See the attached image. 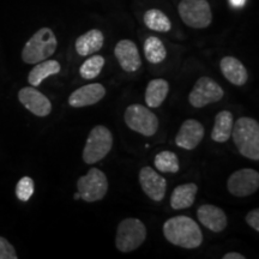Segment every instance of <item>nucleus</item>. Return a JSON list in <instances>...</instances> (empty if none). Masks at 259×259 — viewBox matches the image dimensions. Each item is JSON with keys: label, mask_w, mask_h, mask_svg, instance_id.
I'll return each instance as SVG.
<instances>
[{"label": "nucleus", "mask_w": 259, "mask_h": 259, "mask_svg": "<svg viewBox=\"0 0 259 259\" xmlns=\"http://www.w3.org/2000/svg\"><path fill=\"white\" fill-rule=\"evenodd\" d=\"M163 235L170 244L179 247H199L203 242V233L197 222L187 216H174L163 225Z\"/></svg>", "instance_id": "1"}, {"label": "nucleus", "mask_w": 259, "mask_h": 259, "mask_svg": "<svg viewBox=\"0 0 259 259\" xmlns=\"http://www.w3.org/2000/svg\"><path fill=\"white\" fill-rule=\"evenodd\" d=\"M239 153L246 158L259 160V124L248 116L239 118L233 125L232 136Z\"/></svg>", "instance_id": "2"}, {"label": "nucleus", "mask_w": 259, "mask_h": 259, "mask_svg": "<svg viewBox=\"0 0 259 259\" xmlns=\"http://www.w3.org/2000/svg\"><path fill=\"white\" fill-rule=\"evenodd\" d=\"M58 40L51 28H41L27 41L22 50V60L25 64H37L47 60L56 53Z\"/></svg>", "instance_id": "3"}, {"label": "nucleus", "mask_w": 259, "mask_h": 259, "mask_svg": "<svg viewBox=\"0 0 259 259\" xmlns=\"http://www.w3.org/2000/svg\"><path fill=\"white\" fill-rule=\"evenodd\" d=\"M113 147V136L111 130L106 126L97 125L87 138L82 158L87 164H94L105 158Z\"/></svg>", "instance_id": "4"}, {"label": "nucleus", "mask_w": 259, "mask_h": 259, "mask_svg": "<svg viewBox=\"0 0 259 259\" xmlns=\"http://www.w3.org/2000/svg\"><path fill=\"white\" fill-rule=\"evenodd\" d=\"M147 238V227L138 219H125L116 229L115 246L120 252L128 253L141 246Z\"/></svg>", "instance_id": "5"}, {"label": "nucleus", "mask_w": 259, "mask_h": 259, "mask_svg": "<svg viewBox=\"0 0 259 259\" xmlns=\"http://www.w3.org/2000/svg\"><path fill=\"white\" fill-rule=\"evenodd\" d=\"M125 124L132 131L144 136L153 137L158 130V119L147 107L134 103L126 108L124 114Z\"/></svg>", "instance_id": "6"}, {"label": "nucleus", "mask_w": 259, "mask_h": 259, "mask_svg": "<svg viewBox=\"0 0 259 259\" xmlns=\"http://www.w3.org/2000/svg\"><path fill=\"white\" fill-rule=\"evenodd\" d=\"M178 11L184 23L191 28H208L212 22V11L208 0H181Z\"/></svg>", "instance_id": "7"}, {"label": "nucleus", "mask_w": 259, "mask_h": 259, "mask_svg": "<svg viewBox=\"0 0 259 259\" xmlns=\"http://www.w3.org/2000/svg\"><path fill=\"white\" fill-rule=\"evenodd\" d=\"M79 197L88 203H94L105 198L108 191V180L106 174L99 168H92L85 176L77 181Z\"/></svg>", "instance_id": "8"}, {"label": "nucleus", "mask_w": 259, "mask_h": 259, "mask_svg": "<svg viewBox=\"0 0 259 259\" xmlns=\"http://www.w3.org/2000/svg\"><path fill=\"white\" fill-rule=\"evenodd\" d=\"M225 92L218 82L210 77H200L189 95L190 105L194 108H203L210 103L222 100Z\"/></svg>", "instance_id": "9"}, {"label": "nucleus", "mask_w": 259, "mask_h": 259, "mask_svg": "<svg viewBox=\"0 0 259 259\" xmlns=\"http://www.w3.org/2000/svg\"><path fill=\"white\" fill-rule=\"evenodd\" d=\"M227 189L234 197H248L259 189V173L252 168L235 170L229 177Z\"/></svg>", "instance_id": "10"}, {"label": "nucleus", "mask_w": 259, "mask_h": 259, "mask_svg": "<svg viewBox=\"0 0 259 259\" xmlns=\"http://www.w3.org/2000/svg\"><path fill=\"white\" fill-rule=\"evenodd\" d=\"M139 184L142 190L150 199L161 202L166 196L167 180L161 177L154 168L143 167L139 171Z\"/></svg>", "instance_id": "11"}, {"label": "nucleus", "mask_w": 259, "mask_h": 259, "mask_svg": "<svg viewBox=\"0 0 259 259\" xmlns=\"http://www.w3.org/2000/svg\"><path fill=\"white\" fill-rule=\"evenodd\" d=\"M18 100L34 115L45 118L52 112V103L46 95L35 89V87H25L18 92Z\"/></svg>", "instance_id": "12"}, {"label": "nucleus", "mask_w": 259, "mask_h": 259, "mask_svg": "<svg viewBox=\"0 0 259 259\" xmlns=\"http://www.w3.org/2000/svg\"><path fill=\"white\" fill-rule=\"evenodd\" d=\"M204 126L198 120L187 119L180 126L179 132L176 136V144L185 150H193L204 138Z\"/></svg>", "instance_id": "13"}, {"label": "nucleus", "mask_w": 259, "mask_h": 259, "mask_svg": "<svg viewBox=\"0 0 259 259\" xmlns=\"http://www.w3.org/2000/svg\"><path fill=\"white\" fill-rule=\"evenodd\" d=\"M106 95V88L101 83H92L74 90L69 97V105L73 108L93 106Z\"/></svg>", "instance_id": "14"}, {"label": "nucleus", "mask_w": 259, "mask_h": 259, "mask_svg": "<svg viewBox=\"0 0 259 259\" xmlns=\"http://www.w3.org/2000/svg\"><path fill=\"white\" fill-rule=\"evenodd\" d=\"M114 56L126 72H136L142 66L137 45L131 40L119 41L114 48Z\"/></svg>", "instance_id": "15"}, {"label": "nucleus", "mask_w": 259, "mask_h": 259, "mask_svg": "<svg viewBox=\"0 0 259 259\" xmlns=\"http://www.w3.org/2000/svg\"><path fill=\"white\" fill-rule=\"evenodd\" d=\"M197 218L204 227L213 233H221L227 227L226 212L219 206L210 205V204L199 206V209L197 210Z\"/></svg>", "instance_id": "16"}, {"label": "nucleus", "mask_w": 259, "mask_h": 259, "mask_svg": "<svg viewBox=\"0 0 259 259\" xmlns=\"http://www.w3.org/2000/svg\"><path fill=\"white\" fill-rule=\"evenodd\" d=\"M220 69L225 78L236 87L244 85L247 82L248 73L245 65L234 57L222 58L220 61Z\"/></svg>", "instance_id": "17"}, {"label": "nucleus", "mask_w": 259, "mask_h": 259, "mask_svg": "<svg viewBox=\"0 0 259 259\" xmlns=\"http://www.w3.org/2000/svg\"><path fill=\"white\" fill-rule=\"evenodd\" d=\"M103 42L105 37L102 31L99 29H92L77 38L74 42V48L80 57H88L101 50Z\"/></svg>", "instance_id": "18"}, {"label": "nucleus", "mask_w": 259, "mask_h": 259, "mask_svg": "<svg viewBox=\"0 0 259 259\" xmlns=\"http://www.w3.org/2000/svg\"><path fill=\"white\" fill-rule=\"evenodd\" d=\"M197 192H198V187L193 183L177 186L170 196V206L174 210L190 208L193 205Z\"/></svg>", "instance_id": "19"}, {"label": "nucleus", "mask_w": 259, "mask_h": 259, "mask_svg": "<svg viewBox=\"0 0 259 259\" xmlns=\"http://www.w3.org/2000/svg\"><path fill=\"white\" fill-rule=\"evenodd\" d=\"M234 116L229 111H221L216 115L211 131V139L218 143H226L232 136Z\"/></svg>", "instance_id": "20"}, {"label": "nucleus", "mask_w": 259, "mask_h": 259, "mask_svg": "<svg viewBox=\"0 0 259 259\" xmlns=\"http://www.w3.org/2000/svg\"><path fill=\"white\" fill-rule=\"evenodd\" d=\"M169 84L166 79L156 78L149 82L145 90V102L149 108H158L168 95Z\"/></svg>", "instance_id": "21"}, {"label": "nucleus", "mask_w": 259, "mask_h": 259, "mask_svg": "<svg viewBox=\"0 0 259 259\" xmlns=\"http://www.w3.org/2000/svg\"><path fill=\"white\" fill-rule=\"evenodd\" d=\"M61 66L57 60H44L34 66L28 76V82L31 87H38L45 79L60 72Z\"/></svg>", "instance_id": "22"}, {"label": "nucleus", "mask_w": 259, "mask_h": 259, "mask_svg": "<svg viewBox=\"0 0 259 259\" xmlns=\"http://www.w3.org/2000/svg\"><path fill=\"white\" fill-rule=\"evenodd\" d=\"M144 24L150 30L158 32H168L171 29L170 19L168 16L158 9L148 10L144 14Z\"/></svg>", "instance_id": "23"}, {"label": "nucleus", "mask_w": 259, "mask_h": 259, "mask_svg": "<svg viewBox=\"0 0 259 259\" xmlns=\"http://www.w3.org/2000/svg\"><path fill=\"white\" fill-rule=\"evenodd\" d=\"M144 56L151 64L162 63L167 57V50L163 42L156 36H149L144 42Z\"/></svg>", "instance_id": "24"}, {"label": "nucleus", "mask_w": 259, "mask_h": 259, "mask_svg": "<svg viewBox=\"0 0 259 259\" xmlns=\"http://www.w3.org/2000/svg\"><path fill=\"white\" fill-rule=\"evenodd\" d=\"M155 167L162 173H177L180 169L179 158L173 151L163 150L155 156Z\"/></svg>", "instance_id": "25"}, {"label": "nucleus", "mask_w": 259, "mask_h": 259, "mask_svg": "<svg viewBox=\"0 0 259 259\" xmlns=\"http://www.w3.org/2000/svg\"><path fill=\"white\" fill-rule=\"evenodd\" d=\"M103 66H105V58L102 56H92L87 59L79 67V74L84 79H94L99 76Z\"/></svg>", "instance_id": "26"}, {"label": "nucleus", "mask_w": 259, "mask_h": 259, "mask_svg": "<svg viewBox=\"0 0 259 259\" xmlns=\"http://www.w3.org/2000/svg\"><path fill=\"white\" fill-rule=\"evenodd\" d=\"M35 191V184L34 180L30 177H23L19 179V181L16 185V196L22 202H28L31 198Z\"/></svg>", "instance_id": "27"}, {"label": "nucleus", "mask_w": 259, "mask_h": 259, "mask_svg": "<svg viewBox=\"0 0 259 259\" xmlns=\"http://www.w3.org/2000/svg\"><path fill=\"white\" fill-rule=\"evenodd\" d=\"M15 247L8 239L0 236V259H17Z\"/></svg>", "instance_id": "28"}, {"label": "nucleus", "mask_w": 259, "mask_h": 259, "mask_svg": "<svg viewBox=\"0 0 259 259\" xmlns=\"http://www.w3.org/2000/svg\"><path fill=\"white\" fill-rule=\"evenodd\" d=\"M245 220L251 228H253L255 232H259V209L258 208L251 210V211L246 215Z\"/></svg>", "instance_id": "29"}, {"label": "nucleus", "mask_w": 259, "mask_h": 259, "mask_svg": "<svg viewBox=\"0 0 259 259\" xmlns=\"http://www.w3.org/2000/svg\"><path fill=\"white\" fill-rule=\"evenodd\" d=\"M223 259H245V255L238 252H229L223 255Z\"/></svg>", "instance_id": "30"}, {"label": "nucleus", "mask_w": 259, "mask_h": 259, "mask_svg": "<svg viewBox=\"0 0 259 259\" xmlns=\"http://www.w3.org/2000/svg\"><path fill=\"white\" fill-rule=\"evenodd\" d=\"M244 2H245V0H232L233 4L236 5V6H240V5H242V4H244Z\"/></svg>", "instance_id": "31"}, {"label": "nucleus", "mask_w": 259, "mask_h": 259, "mask_svg": "<svg viewBox=\"0 0 259 259\" xmlns=\"http://www.w3.org/2000/svg\"><path fill=\"white\" fill-rule=\"evenodd\" d=\"M79 198H80V197H79V193L77 192L76 194H74V199H79Z\"/></svg>", "instance_id": "32"}]
</instances>
